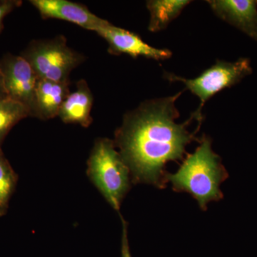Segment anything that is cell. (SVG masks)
I'll return each instance as SVG.
<instances>
[{"mask_svg": "<svg viewBox=\"0 0 257 257\" xmlns=\"http://www.w3.org/2000/svg\"><path fill=\"white\" fill-rule=\"evenodd\" d=\"M87 175L108 204L119 211L132 180L130 169L116 151L114 141L96 140L88 160Z\"/></svg>", "mask_w": 257, "mask_h": 257, "instance_id": "3957f363", "label": "cell"}, {"mask_svg": "<svg viewBox=\"0 0 257 257\" xmlns=\"http://www.w3.org/2000/svg\"><path fill=\"white\" fill-rule=\"evenodd\" d=\"M188 0H150L147 2L150 13L148 30L151 32L162 31L167 28L190 4Z\"/></svg>", "mask_w": 257, "mask_h": 257, "instance_id": "7c38bea8", "label": "cell"}, {"mask_svg": "<svg viewBox=\"0 0 257 257\" xmlns=\"http://www.w3.org/2000/svg\"><path fill=\"white\" fill-rule=\"evenodd\" d=\"M5 90L8 99L25 106L35 117V93L38 76L23 56L7 55L0 61Z\"/></svg>", "mask_w": 257, "mask_h": 257, "instance_id": "8992f818", "label": "cell"}, {"mask_svg": "<svg viewBox=\"0 0 257 257\" xmlns=\"http://www.w3.org/2000/svg\"><path fill=\"white\" fill-rule=\"evenodd\" d=\"M175 95L145 101L127 113L115 133L114 144L130 169L134 184H149L159 189L167 187L165 167L170 162L183 161L186 147L195 141L196 134L189 125L198 120L193 113L185 122L177 124L179 113Z\"/></svg>", "mask_w": 257, "mask_h": 257, "instance_id": "6da1fadb", "label": "cell"}, {"mask_svg": "<svg viewBox=\"0 0 257 257\" xmlns=\"http://www.w3.org/2000/svg\"><path fill=\"white\" fill-rule=\"evenodd\" d=\"M30 116V111L20 103L10 99L0 101V145L15 124Z\"/></svg>", "mask_w": 257, "mask_h": 257, "instance_id": "5bb4252c", "label": "cell"}, {"mask_svg": "<svg viewBox=\"0 0 257 257\" xmlns=\"http://www.w3.org/2000/svg\"><path fill=\"white\" fill-rule=\"evenodd\" d=\"M93 96L84 79L77 84V89L69 93L61 106L58 116L66 124H77L88 127L92 122L91 111Z\"/></svg>", "mask_w": 257, "mask_h": 257, "instance_id": "30bf717a", "label": "cell"}, {"mask_svg": "<svg viewBox=\"0 0 257 257\" xmlns=\"http://www.w3.org/2000/svg\"><path fill=\"white\" fill-rule=\"evenodd\" d=\"M40 79L67 82L84 57L69 48L64 37L32 42L23 55Z\"/></svg>", "mask_w": 257, "mask_h": 257, "instance_id": "277c9868", "label": "cell"}, {"mask_svg": "<svg viewBox=\"0 0 257 257\" xmlns=\"http://www.w3.org/2000/svg\"><path fill=\"white\" fill-rule=\"evenodd\" d=\"M122 221V236H121V257H133L130 252L128 245L127 223L121 217Z\"/></svg>", "mask_w": 257, "mask_h": 257, "instance_id": "9a60e30c", "label": "cell"}, {"mask_svg": "<svg viewBox=\"0 0 257 257\" xmlns=\"http://www.w3.org/2000/svg\"><path fill=\"white\" fill-rule=\"evenodd\" d=\"M207 3L216 16L257 40V1L211 0Z\"/></svg>", "mask_w": 257, "mask_h": 257, "instance_id": "9c48e42d", "label": "cell"}, {"mask_svg": "<svg viewBox=\"0 0 257 257\" xmlns=\"http://www.w3.org/2000/svg\"><path fill=\"white\" fill-rule=\"evenodd\" d=\"M251 73L249 60L240 59L234 62L217 60L214 65L194 79H186L168 72H165L164 77L171 82H182L186 89L200 99V105L195 113L202 116V107L211 97L226 88L232 87Z\"/></svg>", "mask_w": 257, "mask_h": 257, "instance_id": "5b68a950", "label": "cell"}, {"mask_svg": "<svg viewBox=\"0 0 257 257\" xmlns=\"http://www.w3.org/2000/svg\"><path fill=\"white\" fill-rule=\"evenodd\" d=\"M7 99H8V96L6 90H5L3 74H2L1 71H0V101Z\"/></svg>", "mask_w": 257, "mask_h": 257, "instance_id": "e0dca14e", "label": "cell"}, {"mask_svg": "<svg viewBox=\"0 0 257 257\" xmlns=\"http://www.w3.org/2000/svg\"><path fill=\"white\" fill-rule=\"evenodd\" d=\"M199 143L194 153L187 154L177 172H167L166 180L172 184L175 192L191 194L201 209L206 211L209 202H218L224 197L220 185L229 174L220 157L213 151L211 139L203 136Z\"/></svg>", "mask_w": 257, "mask_h": 257, "instance_id": "7a4b0ae2", "label": "cell"}, {"mask_svg": "<svg viewBox=\"0 0 257 257\" xmlns=\"http://www.w3.org/2000/svg\"><path fill=\"white\" fill-rule=\"evenodd\" d=\"M69 93V81L39 79L35 93V117L49 119L58 116L61 106Z\"/></svg>", "mask_w": 257, "mask_h": 257, "instance_id": "8fae6325", "label": "cell"}, {"mask_svg": "<svg viewBox=\"0 0 257 257\" xmlns=\"http://www.w3.org/2000/svg\"><path fill=\"white\" fill-rule=\"evenodd\" d=\"M95 32L107 42L108 51L112 55L125 54L134 58L144 57L157 61L167 60L172 55L170 50L152 47L135 32L118 28L106 20Z\"/></svg>", "mask_w": 257, "mask_h": 257, "instance_id": "52a82bcc", "label": "cell"}, {"mask_svg": "<svg viewBox=\"0 0 257 257\" xmlns=\"http://www.w3.org/2000/svg\"><path fill=\"white\" fill-rule=\"evenodd\" d=\"M21 4V2L4 1L0 2V31L3 28V21L5 17L17 6Z\"/></svg>", "mask_w": 257, "mask_h": 257, "instance_id": "2e32d148", "label": "cell"}, {"mask_svg": "<svg viewBox=\"0 0 257 257\" xmlns=\"http://www.w3.org/2000/svg\"><path fill=\"white\" fill-rule=\"evenodd\" d=\"M18 177L0 148V216L6 214Z\"/></svg>", "mask_w": 257, "mask_h": 257, "instance_id": "4fadbf2b", "label": "cell"}, {"mask_svg": "<svg viewBox=\"0 0 257 257\" xmlns=\"http://www.w3.org/2000/svg\"><path fill=\"white\" fill-rule=\"evenodd\" d=\"M30 3L43 19L64 20L91 31L95 32L106 21L84 5L67 0H32Z\"/></svg>", "mask_w": 257, "mask_h": 257, "instance_id": "ba28073f", "label": "cell"}]
</instances>
